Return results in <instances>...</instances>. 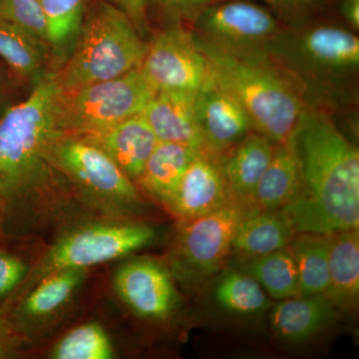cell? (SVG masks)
Listing matches in <instances>:
<instances>
[{
    "label": "cell",
    "mask_w": 359,
    "mask_h": 359,
    "mask_svg": "<svg viewBox=\"0 0 359 359\" xmlns=\"http://www.w3.org/2000/svg\"><path fill=\"white\" fill-rule=\"evenodd\" d=\"M62 92L54 73L44 75L32 94L0 119L1 235L6 237L55 233L97 216L52 161L54 142L63 134Z\"/></svg>",
    "instance_id": "cell-1"
},
{
    "label": "cell",
    "mask_w": 359,
    "mask_h": 359,
    "mask_svg": "<svg viewBox=\"0 0 359 359\" xmlns=\"http://www.w3.org/2000/svg\"><path fill=\"white\" fill-rule=\"evenodd\" d=\"M287 143L299 163L302 185L282 210L295 231L330 235L358 229V148L327 116L306 108Z\"/></svg>",
    "instance_id": "cell-2"
},
{
    "label": "cell",
    "mask_w": 359,
    "mask_h": 359,
    "mask_svg": "<svg viewBox=\"0 0 359 359\" xmlns=\"http://www.w3.org/2000/svg\"><path fill=\"white\" fill-rule=\"evenodd\" d=\"M194 36L212 76L244 108L255 131L273 143H287L306 110L289 78L264 52L233 50L201 35Z\"/></svg>",
    "instance_id": "cell-3"
},
{
    "label": "cell",
    "mask_w": 359,
    "mask_h": 359,
    "mask_svg": "<svg viewBox=\"0 0 359 359\" xmlns=\"http://www.w3.org/2000/svg\"><path fill=\"white\" fill-rule=\"evenodd\" d=\"M156 238L155 229L140 219L101 216L79 219L55 233L51 244L32 264L27 278L9 299L22 294L56 271L71 269L90 271L99 264L132 256L153 244Z\"/></svg>",
    "instance_id": "cell-4"
},
{
    "label": "cell",
    "mask_w": 359,
    "mask_h": 359,
    "mask_svg": "<svg viewBox=\"0 0 359 359\" xmlns=\"http://www.w3.org/2000/svg\"><path fill=\"white\" fill-rule=\"evenodd\" d=\"M147 47L128 16L114 4L103 2L82 25L56 79L63 92H69L122 76L140 67Z\"/></svg>",
    "instance_id": "cell-5"
},
{
    "label": "cell",
    "mask_w": 359,
    "mask_h": 359,
    "mask_svg": "<svg viewBox=\"0 0 359 359\" xmlns=\"http://www.w3.org/2000/svg\"><path fill=\"white\" fill-rule=\"evenodd\" d=\"M51 158L85 207L97 216L140 219L147 212V200L136 184L91 142L61 134Z\"/></svg>",
    "instance_id": "cell-6"
},
{
    "label": "cell",
    "mask_w": 359,
    "mask_h": 359,
    "mask_svg": "<svg viewBox=\"0 0 359 359\" xmlns=\"http://www.w3.org/2000/svg\"><path fill=\"white\" fill-rule=\"evenodd\" d=\"M263 51L297 83L313 91L346 81L359 67L358 35L337 25L313 26L295 32L280 30L264 44Z\"/></svg>",
    "instance_id": "cell-7"
},
{
    "label": "cell",
    "mask_w": 359,
    "mask_h": 359,
    "mask_svg": "<svg viewBox=\"0 0 359 359\" xmlns=\"http://www.w3.org/2000/svg\"><path fill=\"white\" fill-rule=\"evenodd\" d=\"M257 210L233 202L199 218L178 222L164 259L177 283L195 287L218 273L231 255L238 226Z\"/></svg>",
    "instance_id": "cell-8"
},
{
    "label": "cell",
    "mask_w": 359,
    "mask_h": 359,
    "mask_svg": "<svg viewBox=\"0 0 359 359\" xmlns=\"http://www.w3.org/2000/svg\"><path fill=\"white\" fill-rule=\"evenodd\" d=\"M156 93L140 67L122 76L62 92L60 128L75 136L98 133L141 114Z\"/></svg>",
    "instance_id": "cell-9"
},
{
    "label": "cell",
    "mask_w": 359,
    "mask_h": 359,
    "mask_svg": "<svg viewBox=\"0 0 359 359\" xmlns=\"http://www.w3.org/2000/svg\"><path fill=\"white\" fill-rule=\"evenodd\" d=\"M89 271H56L0 304L9 325L28 348L50 339L69 320L83 297Z\"/></svg>",
    "instance_id": "cell-10"
},
{
    "label": "cell",
    "mask_w": 359,
    "mask_h": 359,
    "mask_svg": "<svg viewBox=\"0 0 359 359\" xmlns=\"http://www.w3.org/2000/svg\"><path fill=\"white\" fill-rule=\"evenodd\" d=\"M113 292L134 318L151 327H169L182 309L177 280L165 261L129 256L115 269Z\"/></svg>",
    "instance_id": "cell-11"
},
{
    "label": "cell",
    "mask_w": 359,
    "mask_h": 359,
    "mask_svg": "<svg viewBox=\"0 0 359 359\" xmlns=\"http://www.w3.org/2000/svg\"><path fill=\"white\" fill-rule=\"evenodd\" d=\"M140 69L157 91L197 92L210 73L195 36L179 26L151 40Z\"/></svg>",
    "instance_id": "cell-12"
},
{
    "label": "cell",
    "mask_w": 359,
    "mask_h": 359,
    "mask_svg": "<svg viewBox=\"0 0 359 359\" xmlns=\"http://www.w3.org/2000/svg\"><path fill=\"white\" fill-rule=\"evenodd\" d=\"M196 27L201 36L243 52H264V44L282 30L268 9L240 0L205 7L196 16Z\"/></svg>",
    "instance_id": "cell-13"
},
{
    "label": "cell",
    "mask_w": 359,
    "mask_h": 359,
    "mask_svg": "<svg viewBox=\"0 0 359 359\" xmlns=\"http://www.w3.org/2000/svg\"><path fill=\"white\" fill-rule=\"evenodd\" d=\"M195 114L205 151L219 159L255 131L244 108L211 73L196 93Z\"/></svg>",
    "instance_id": "cell-14"
},
{
    "label": "cell",
    "mask_w": 359,
    "mask_h": 359,
    "mask_svg": "<svg viewBox=\"0 0 359 359\" xmlns=\"http://www.w3.org/2000/svg\"><path fill=\"white\" fill-rule=\"evenodd\" d=\"M237 202L229 190L221 159L200 152L187 168L171 199L165 205L178 222L199 218Z\"/></svg>",
    "instance_id": "cell-15"
},
{
    "label": "cell",
    "mask_w": 359,
    "mask_h": 359,
    "mask_svg": "<svg viewBox=\"0 0 359 359\" xmlns=\"http://www.w3.org/2000/svg\"><path fill=\"white\" fill-rule=\"evenodd\" d=\"M197 92L157 91L141 114L159 142L183 144L208 153L195 114Z\"/></svg>",
    "instance_id": "cell-16"
},
{
    "label": "cell",
    "mask_w": 359,
    "mask_h": 359,
    "mask_svg": "<svg viewBox=\"0 0 359 359\" xmlns=\"http://www.w3.org/2000/svg\"><path fill=\"white\" fill-rule=\"evenodd\" d=\"M79 137L91 142L109 156L135 184L159 142L142 114L98 133Z\"/></svg>",
    "instance_id": "cell-17"
},
{
    "label": "cell",
    "mask_w": 359,
    "mask_h": 359,
    "mask_svg": "<svg viewBox=\"0 0 359 359\" xmlns=\"http://www.w3.org/2000/svg\"><path fill=\"white\" fill-rule=\"evenodd\" d=\"M339 316L325 294L299 295L273 304L269 323L278 339L299 344L332 325Z\"/></svg>",
    "instance_id": "cell-18"
},
{
    "label": "cell",
    "mask_w": 359,
    "mask_h": 359,
    "mask_svg": "<svg viewBox=\"0 0 359 359\" xmlns=\"http://www.w3.org/2000/svg\"><path fill=\"white\" fill-rule=\"evenodd\" d=\"M275 147L276 143L268 137L254 131L221 158L224 179L237 202L252 205V196Z\"/></svg>",
    "instance_id": "cell-19"
},
{
    "label": "cell",
    "mask_w": 359,
    "mask_h": 359,
    "mask_svg": "<svg viewBox=\"0 0 359 359\" xmlns=\"http://www.w3.org/2000/svg\"><path fill=\"white\" fill-rule=\"evenodd\" d=\"M328 287L325 294L339 313H354L359 299V231L330 233Z\"/></svg>",
    "instance_id": "cell-20"
},
{
    "label": "cell",
    "mask_w": 359,
    "mask_h": 359,
    "mask_svg": "<svg viewBox=\"0 0 359 359\" xmlns=\"http://www.w3.org/2000/svg\"><path fill=\"white\" fill-rule=\"evenodd\" d=\"M202 151L183 144L158 142L136 185L153 202L166 205L187 168Z\"/></svg>",
    "instance_id": "cell-21"
},
{
    "label": "cell",
    "mask_w": 359,
    "mask_h": 359,
    "mask_svg": "<svg viewBox=\"0 0 359 359\" xmlns=\"http://www.w3.org/2000/svg\"><path fill=\"white\" fill-rule=\"evenodd\" d=\"M297 233L283 210H257L238 226L231 255L241 261L264 256L287 248Z\"/></svg>",
    "instance_id": "cell-22"
},
{
    "label": "cell",
    "mask_w": 359,
    "mask_h": 359,
    "mask_svg": "<svg viewBox=\"0 0 359 359\" xmlns=\"http://www.w3.org/2000/svg\"><path fill=\"white\" fill-rule=\"evenodd\" d=\"M302 179L299 163L289 143L276 144L273 157L252 196L259 211L282 210L299 195Z\"/></svg>",
    "instance_id": "cell-23"
},
{
    "label": "cell",
    "mask_w": 359,
    "mask_h": 359,
    "mask_svg": "<svg viewBox=\"0 0 359 359\" xmlns=\"http://www.w3.org/2000/svg\"><path fill=\"white\" fill-rule=\"evenodd\" d=\"M287 248L297 266L299 294H325L330 280L328 235L302 231L294 236Z\"/></svg>",
    "instance_id": "cell-24"
},
{
    "label": "cell",
    "mask_w": 359,
    "mask_h": 359,
    "mask_svg": "<svg viewBox=\"0 0 359 359\" xmlns=\"http://www.w3.org/2000/svg\"><path fill=\"white\" fill-rule=\"evenodd\" d=\"M214 299L224 313L241 318L259 316L273 306L261 285L240 269L224 271L215 287Z\"/></svg>",
    "instance_id": "cell-25"
},
{
    "label": "cell",
    "mask_w": 359,
    "mask_h": 359,
    "mask_svg": "<svg viewBox=\"0 0 359 359\" xmlns=\"http://www.w3.org/2000/svg\"><path fill=\"white\" fill-rule=\"evenodd\" d=\"M119 348L108 328L97 320L75 325L54 341L47 358L51 359H113Z\"/></svg>",
    "instance_id": "cell-26"
},
{
    "label": "cell",
    "mask_w": 359,
    "mask_h": 359,
    "mask_svg": "<svg viewBox=\"0 0 359 359\" xmlns=\"http://www.w3.org/2000/svg\"><path fill=\"white\" fill-rule=\"evenodd\" d=\"M240 269L252 276L273 299L299 297V276L289 248L242 261Z\"/></svg>",
    "instance_id": "cell-27"
},
{
    "label": "cell",
    "mask_w": 359,
    "mask_h": 359,
    "mask_svg": "<svg viewBox=\"0 0 359 359\" xmlns=\"http://www.w3.org/2000/svg\"><path fill=\"white\" fill-rule=\"evenodd\" d=\"M39 4L46 22L48 47L58 60L65 61L83 25L85 0H39Z\"/></svg>",
    "instance_id": "cell-28"
},
{
    "label": "cell",
    "mask_w": 359,
    "mask_h": 359,
    "mask_svg": "<svg viewBox=\"0 0 359 359\" xmlns=\"http://www.w3.org/2000/svg\"><path fill=\"white\" fill-rule=\"evenodd\" d=\"M47 45L18 27L0 20V57L18 75L34 76L46 58Z\"/></svg>",
    "instance_id": "cell-29"
},
{
    "label": "cell",
    "mask_w": 359,
    "mask_h": 359,
    "mask_svg": "<svg viewBox=\"0 0 359 359\" xmlns=\"http://www.w3.org/2000/svg\"><path fill=\"white\" fill-rule=\"evenodd\" d=\"M0 20L22 28L48 45L46 22L39 0H0Z\"/></svg>",
    "instance_id": "cell-30"
},
{
    "label": "cell",
    "mask_w": 359,
    "mask_h": 359,
    "mask_svg": "<svg viewBox=\"0 0 359 359\" xmlns=\"http://www.w3.org/2000/svg\"><path fill=\"white\" fill-rule=\"evenodd\" d=\"M32 269L23 257L0 249V304L6 302L22 285Z\"/></svg>",
    "instance_id": "cell-31"
},
{
    "label": "cell",
    "mask_w": 359,
    "mask_h": 359,
    "mask_svg": "<svg viewBox=\"0 0 359 359\" xmlns=\"http://www.w3.org/2000/svg\"><path fill=\"white\" fill-rule=\"evenodd\" d=\"M28 347L9 325L0 309V359L20 358Z\"/></svg>",
    "instance_id": "cell-32"
},
{
    "label": "cell",
    "mask_w": 359,
    "mask_h": 359,
    "mask_svg": "<svg viewBox=\"0 0 359 359\" xmlns=\"http://www.w3.org/2000/svg\"><path fill=\"white\" fill-rule=\"evenodd\" d=\"M148 1L149 0H111L112 4L128 16L139 33H144L147 30Z\"/></svg>",
    "instance_id": "cell-33"
},
{
    "label": "cell",
    "mask_w": 359,
    "mask_h": 359,
    "mask_svg": "<svg viewBox=\"0 0 359 359\" xmlns=\"http://www.w3.org/2000/svg\"><path fill=\"white\" fill-rule=\"evenodd\" d=\"M165 8L182 15H193L200 13L205 7L211 6L215 0H158Z\"/></svg>",
    "instance_id": "cell-34"
},
{
    "label": "cell",
    "mask_w": 359,
    "mask_h": 359,
    "mask_svg": "<svg viewBox=\"0 0 359 359\" xmlns=\"http://www.w3.org/2000/svg\"><path fill=\"white\" fill-rule=\"evenodd\" d=\"M340 13L353 28H359V0H344L340 6Z\"/></svg>",
    "instance_id": "cell-35"
},
{
    "label": "cell",
    "mask_w": 359,
    "mask_h": 359,
    "mask_svg": "<svg viewBox=\"0 0 359 359\" xmlns=\"http://www.w3.org/2000/svg\"><path fill=\"white\" fill-rule=\"evenodd\" d=\"M264 1L278 11H290L311 6L316 0H264Z\"/></svg>",
    "instance_id": "cell-36"
},
{
    "label": "cell",
    "mask_w": 359,
    "mask_h": 359,
    "mask_svg": "<svg viewBox=\"0 0 359 359\" xmlns=\"http://www.w3.org/2000/svg\"><path fill=\"white\" fill-rule=\"evenodd\" d=\"M2 228V216H1V208H0V235H1Z\"/></svg>",
    "instance_id": "cell-37"
}]
</instances>
